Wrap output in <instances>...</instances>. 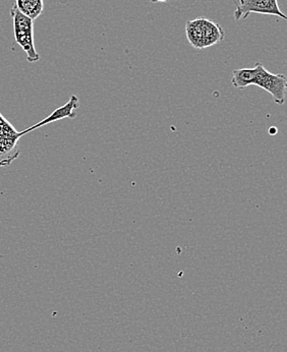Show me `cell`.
I'll return each mask as SVG.
<instances>
[{"label": "cell", "instance_id": "cell-7", "mask_svg": "<svg viewBox=\"0 0 287 352\" xmlns=\"http://www.w3.org/2000/svg\"><path fill=\"white\" fill-rule=\"evenodd\" d=\"M152 3H163V2L169 1V0H149Z\"/></svg>", "mask_w": 287, "mask_h": 352}, {"label": "cell", "instance_id": "cell-2", "mask_svg": "<svg viewBox=\"0 0 287 352\" xmlns=\"http://www.w3.org/2000/svg\"><path fill=\"white\" fill-rule=\"evenodd\" d=\"M186 35L189 43L195 50H206L220 43L225 32L218 23L206 18H198L186 23Z\"/></svg>", "mask_w": 287, "mask_h": 352}, {"label": "cell", "instance_id": "cell-1", "mask_svg": "<svg viewBox=\"0 0 287 352\" xmlns=\"http://www.w3.org/2000/svg\"><path fill=\"white\" fill-rule=\"evenodd\" d=\"M231 85L239 90H244L246 87L257 86L272 95L274 102L278 105H284L286 102V76L282 74L275 75L270 73L260 63H257L252 69H235Z\"/></svg>", "mask_w": 287, "mask_h": 352}, {"label": "cell", "instance_id": "cell-4", "mask_svg": "<svg viewBox=\"0 0 287 352\" xmlns=\"http://www.w3.org/2000/svg\"><path fill=\"white\" fill-rule=\"evenodd\" d=\"M10 16L14 25V41L25 51L28 63H37L41 57L35 47L34 21L22 14L14 4L10 8Z\"/></svg>", "mask_w": 287, "mask_h": 352}, {"label": "cell", "instance_id": "cell-3", "mask_svg": "<svg viewBox=\"0 0 287 352\" xmlns=\"http://www.w3.org/2000/svg\"><path fill=\"white\" fill-rule=\"evenodd\" d=\"M45 118L41 122H37L33 126L25 129L23 131H18L14 126L0 113V168L1 167L10 166L18 157L20 156L19 150V142L23 135L40 129V127L47 126Z\"/></svg>", "mask_w": 287, "mask_h": 352}, {"label": "cell", "instance_id": "cell-5", "mask_svg": "<svg viewBox=\"0 0 287 352\" xmlns=\"http://www.w3.org/2000/svg\"><path fill=\"white\" fill-rule=\"evenodd\" d=\"M251 14H269L286 21V14L280 10L277 0H240L235 10V20H246Z\"/></svg>", "mask_w": 287, "mask_h": 352}, {"label": "cell", "instance_id": "cell-6", "mask_svg": "<svg viewBox=\"0 0 287 352\" xmlns=\"http://www.w3.org/2000/svg\"><path fill=\"white\" fill-rule=\"evenodd\" d=\"M14 6L22 14L34 21L43 12L44 0H16Z\"/></svg>", "mask_w": 287, "mask_h": 352}]
</instances>
